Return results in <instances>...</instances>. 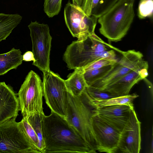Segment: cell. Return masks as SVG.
<instances>
[{
  "label": "cell",
  "mask_w": 153,
  "mask_h": 153,
  "mask_svg": "<svg viewBox=\"0 0 153 153\" xmlns=\"http://www.w3.org/2000/svg\"><path fill=\"white\" fill-rule=\"evenodd\" d=\"M42 127L43 153H94L65 118L52 111L44 115Z\"/></svg>",
  "instance_id": "obj_1"
},
{
  "label": "cell",
  "mask_w": 153,
  "mask_h": 153,
  "mask_svg": "<svg viewBox=\"0 0 153 153\" xmlns=\"http://www.w3.org/2000/svg\"><path fill=\"white\" fill-rule=\"evenodd\" d=\"M120 50L102 40L95 33L73 41L65 51L63 59L69 69L84 68L100 59H117Z\"/></svg>",
  "instance_id": "obj_2"
},
{
  "label": "cell",
  "mask_w": 153,
  "mask_h": 153,
  "mask_svg": "<svg viewBox=\"0 0 153 153\" xmlns=\"http://www.w3.org/2000/svg\"><path fill=\"white\" fill-rule=\"evenodd\" d=\"M68 103L65 118L94 153L97 144L92 128V119L97 114L98 106L88 94L86 89L79 96L68 93Z\"/></svg>",
  "instance_id": "obj_3"
},
{
  "label": "cell",
  "mask_w": 153,
  "mask_h": 153,
  "mask_svg": "<svg viewBox=\"0 0 153 153\" xmlns=\"http://www.w3.org/2000/svg\"><path fill=\"white\" fill-rule=\"evenodd\" d=\"M134 0H119L98 17L99 31L109 42L120 41L126 34L135 16Z\"/></svg>",
  "instance_id": "obj_4"
},
{
  "label": "cell",
  "mask_w": 153,
  "mask_h": 153,
  "mask_svg": "<svg viewBox=\"0 0 153 153\" xmlns=\"http://www.w3.org/2000/svg\"><path fill=\"white\" fill-rule=\"evenodd\" d=\"M17 95L23 117L28 118L38 114L44 113L42 82L34 71L31 70L28 73Z\"/></svg>",
  "instance_id": "obj_5"
},
{
  "label": "cell",
  "mask_w": 153,
  "mask_h": 153,
  "mask_svg": "<svg viewBox=\"0 0 153 153\" xmlns=\"http://www.w3.org/2000/svg\"><path fill=\"white\" fill-rule=\"evenodd\" d=\"M43 96L51 111L65 119L68 91L65 80L50 70L43 74Z\"/></svg>",
  "instance_id": "obj_6"
},
{
  "label": "cell",
  "mask_w": 153,
  "mask_h": 153,
  "mask_svg": "<svg viewBox=\"0 0 153 153\" xmlns=\"http://www.w3.org/2000/svg\"><path fill=\"white\" fill-rule=\"evenodd\" d=\"M13 118L0 124V153H39Z\"/></svg>",
  "instance_id": "obj_7"
},
{
  "label": "cell",
  "mask_w": 153,
  "mask_h": 153,
  "mask_svg": "<svg viewBox=\"0 0 153 153\" xmlns=\"http://www.w3.org/2000/svg\"><path fill=\"white\" fill-rule=\"evenodd\" d=\"M28 27L32 44L35 61L33 65L43 73L50 69V54L52 37L47 24L31 22Z\"/></svg>",
  "instance_id": "obj_8"
},
{
  "label": "cell",
  "mask_w": 153,
  "mask_h": 153,
  "mask_svg": "<svg viewBox=\"0 0 153 153\" xmlns=\"http://www.w3.org/2000/svg\"><path fill=\"white\" fill-rule=\"evenodd\" d=\"M66 25L74 37L82 39L95 33L98 18L94 15L88 16L80 7L69 1L64 9Z\"/></svg>",
  "instance_id": "obj_9"
},
{
  "label": "cell",
  "mask_w": 153,
  "mask_h": 153,
  "mask_svg": "<svg viewBox=\"0 0 153 153\" xmlns=\"http://www.w3.org/2000/svg\"><path fill=\"white\" fill-rule=\"evenodd\" d=\"M92 128L100 152H117L121 132L97 114L92 119Z\"/></svg>",
  "instance_id": "obj_10"
},
{
  "label": "cell",
  "mask_w": 153,
  "mask_h": 153,
  "mask_svg": "<svg viewBox=\"0 0 153 153\" xmlns=\"http://www.w3.org/2000/svg\"><path fill=\"white\" fill-rule=\"evenodd\" d=\"M121 59L104 77L96 81L91 85L101 89L117 80L132 70L143 55L139 51L134 50L126 51H121Z\"/></svg>",
  "instance_id": "obj_11"
},
{
  "label": "cell",
  "mask_w": 153,
  "mask_h": 153,
  "mask_svg": "<svg viewBox=\"0 0 153 153\" xmlns=\"http://www.w3.org/2000/svg\"><path fill=\"white\" fill-rule=\"evenodd\" d=\"M148 62L142 59L127 74L104 88L99 89L118 97L127 95L134 85L148 76Z\"/></svg>",
  "instance_id": "obj_12"
},
{
  "label": "cell",
  "mask_w": 153,
  "mask_h": 153,
  "mask_svg": "<svg viewBox=\"0 0 153 153\" xmlns=\"http://www.w3.org/2000/svg\"><path fill=\"white\" fill-rule=\"evenodd\" d=\"M140 126L141 123L134 109L121 132L117 151L123 153L139 152L141 149Z\"/></svg>",
  "instance_id": "obj_13"
},
{
  "label": "cell",
  "mask_w": 153,
  "mask_h": 153,
  "mask_svg": "<svg viewBox=\"0 0 153 153\" xmlns=\"http://www.w3.org/2000/svg\"><path fill=\"white\" fill-rule=\"evenodd\" d=\"M134 106L120 105L98 107L97 114L105 122L121 132Z\"/></svg>",
  "instance_id": "obj_14"
},
{
  "label": "cell",
  "mask_w": 153,
  "mask_h": 153,
  "mask_svg": "<svg viewBox=\"0 0 153 153\" xmlns=\"http://www.w3.org/2000/svg\"><path fill=\"white\" fill-rule=\"evenodd\" d=\"M19 111L16 94L10 86L4 82H0V124L16 118Z\"/></svg>",
  "instance_id": "obj_15"
},
{
  "label": "cell",
  "mask_w": 153,
  "mask_h": 153,
  "mask_svg": "<svg viewBox=\"0 0 153 153\" xmlns=\"http://www.w3.org/2000/svg\"><path fill=\"white\" fill-rule=\"evenodd\" d=\"M83 68L74 70V71L65 80L68 92L73 96H79L86 89L88 85L84 76Z\"/></svg>",
  "instance_id": "obj_16"
},
{
  "label": "cell",
  "mask_w": 153,
  "mask_h": 153,
  "mask_svg": "<svg viewBox=\"0 0 153 153\" xmlns=\"http://www.w3.org/2000/svg\"><path fill=\"white\" fill-rule=\"evenodd\" d=\"M22 55L19 49L14 48L8 52L0 54V75L9 71L16 69L22 64Z\"/></svg>",
  "instance_id": "obj_17"
},
{
  "label": "cell",
  "mask_w": 153,
  "mask_h": 153,
  "mask_svg": "<svg viewBox=\"0 0 153 153\" xmlns=\"http://www.w3.org/2000/svg\"><path fill=\"white\" fill-rule=\"evenodd\" d=\"M22 19V17L17 14L0 13V42L6 39Z\"/></svg>",
  "instance_id": "obj_18"
},
{
  "label": "cell",
  "mask_w": 153,
  "mask_h": 153,
  "mask_svg": "<svg viewBox=\"0 0 153 153\" xmlns=\"http://www.w3.org/2000/svg\"><path fill=\"white\" fill-rule=\"evenodd\" d=\"M139 95L135 93L119 96L104 100H93L98 107L125 105L133 106V101Z\"/></svg>",
  "instance_id": "obj_19"
},
{
  "label": "cell",
  "mask_w": 153,
  "mask_h": 153,
  "mask_svg": "<svg viewBox=\"0 0 153 153\" xmlns=\"http://www.w3.org/2000/svg\"><path fill=\"white\" fill-rule=\"evenodd\" d=\"M115 64L98 69L86 71L84 69V77L88 86L91 85L105 76L114 67Z\"/></svg>",
  "instance_id": "obj_20"
},
{
  "label": "cell",
  "mask_w": 153,
  "mask_h": 153,
  "mask_svg": "<svg viewBox=\"0 0 153 153\" xmlns=\"http://www.w3.org/2000/svg\"><path fill=\"white\" fill-rule=\"evenodd\" d=\"M44 115V113L38 114L27 118L29 123L37 136L39 140V148L42 153H43L45 147L42 127V121Z\"/></svg>",
  "instance_id": "obj_21"
},
{
  "label": "cell",
  "mask_w": 153,
  "mask_h": 153,
  "mask_svg": "<svg viewBox=\"0 0 153 153\" xmlns=\"http://www.w3.org/2000/svg\"><path fill=\"white\" fill-rule=\"evenodd\" d=\"M19 123L22 128L28 137L33 146L39 152L42 153L39 148V140L37 136L33 129L29 123L27 118L23 117Z\"/></svg>",
  "instance_id": "obj_22"
},
{
  "label": "cell",
  "mask_w": 153,
  "mask_h": 153,
  "mask_svg": "<svg viewBox=\"0 0 153 153\" xmlns=\"http://www.w3.org/2000/svg\"><path fill=\"white\" fill-rule=\"evenodd\" d=\"M86 90L89 97L93 100H106L118 97L108 92L91 86L87 87Z\"/></svg>",
  "instance_id": "obj_23"
},
{
  "label": "cell",
  "mask_w": 153,
  "mask_h": 153,
  "mask_svg": "<svg viewBox=\"0 0 153 153\" xmlns=\"http://www.w3.org/2000/svg\"><path fill=\"white\" fill-rule=\"evenodd\" d=\"M153 0H140L137 15L141 19L151 17L153 16Z\"/></svg>",
  "instance_id": "obj_24"
},
{
  "label": "cell",
  "mask_w": 153,
  "mask_h": 153,
  "mask_svg": "<svg viewBox=\"0 0 153 153\" xmlns=\"http://www.w3.org/2000/svg\"><path fill=\"white\" fill-rule=\"evenodd\" d=\"M62 0H44V11L49 17H53L59 13L62 7Z\"/></svg>",
  "instance_id": "obj_25"
},
{
  "label": "cell",
  "mask_w": 153,
  "mask_h": 153,
  "mask_svg": "<svg viewBox=\"0 0 153 153\" xmlns=\"http://www.w3.org/2000/svg\"><path fill=\"white\" fill-rule=\"evenodd\" d=\"M118 61L117 59L102 58L95 61L83 69L85 71L98 69L114 65L117 63Z\"/></svg>",
  "instance_id": "obj_26"
},
{
  "label": "cell",
  "mask_w": 153,
  "mask_h": 153,
  "mask_svg": "<svg viewBox=\"0 0 153 153\" xmlns=\"http://www.w3.org/2000/svg\"><path fill=\"white\" fill-rule=\"evenodd\" d=\"M119 0H100L95 8L92 11V14L100 16L105 12Z\"/></svg>",
  "instance_id": "obj_27"
},
{
  "label": "cell",
  "mask_w": 153,
  "mask_h": 153,
  "mask_svg": "<svg viewBox=\"0 0 153 153\" xmlns=\"http://www.w3.org/2000/svg\"><path fill=\"white\" fill-rule=\"evenodd\" d=\"M92 0H83L81 7L85 13L88 16L91 14V5Z\"/></svg>",
  "instance_id": "obj_28"
},
{
  "label": "cell",
  "mask_w": 153,
  "mask_h": 153,
  "mask_svg": "<svg viewBox=\"0 0 153 153\" xmlns=\"http://www.w3.org/2000/svg\"><path fill=\"white\" fill-rule=\"evenodd\" d=\"M22 60L27 62H35V60L32 52L29 51L25 52L22 56Z\"/></svg>",
  "instance_id": "obj_29"
},
{
  "label": "cell",
  "mask_w": 153,
  "mask_h": 153,
  "mask_svg": "<svg viewBox=\"0 0 153 153\" xmlns=\"http://www.w3.org/2000/svg\"><path fill=\"white\" fill-rule=\"evenodd\" d=\"M100 0H92L91 5V12L97 6Z\"/></svg>",
  "instance_id": "obj_30"
},
{
  "label": "cell",
  "mask_w": 153,
  "mask_h": 153,
  "mask_svg": "<svg viewBox=\"0 0 153 153\" xmlns=\"http://www.w3.org/2000/svg\"><path fill=\"white\" fill-rule=\"evenodd\" d=\"M72 3L81 7L83 0H72Z\"/></svg>",
  "instance_id": "obj_31"
}]
</instances>
